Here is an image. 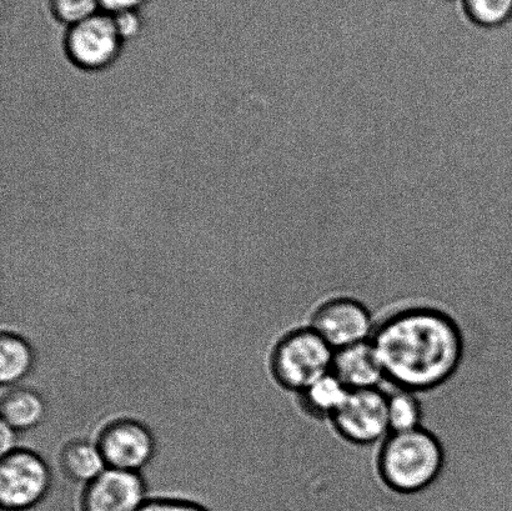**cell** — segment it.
Here are the masks:
<instances>
[{
	"instance_id": "cell-1",
	"label": "cell",
	"mask_w": 512,
	"mask_h": 511,
	"mask_svg": "<svg viewBox=\"0 0 512 511\" xmlns=\"http://www.w3.org/2000/svg\"><path fill=\"white\" fill-rule=\"evenodd\" d=\"M385 378L399 389L430 390L453 377L463 358V338L448 315L410 309L391 315L371 338Z\"/></svg>"
},
{
	"instance_id": "cell-2",
	"label": "cell",
	"mask_w": 512,
	"mask_h": 511,
	"mask_svg": "<svg viewBox=\"0 0 512 511\" xmlns=\"http://www.w3.org/2000/svg\"><path fill=\"white\" fill-rule=\"evenodd\" d=\"M379 473L395 492H421L438 479L444 465L439 440L425 429L391 433L379 453Z\"/></svg>"
},
{
	"instance_id": "cell-3",
	"label": "cell",
	"mask_w": 512,
	"mask_h": 511,
	"mask_svg": "<svg viewBox=\"0 0 512 511\" xmlns=\"http://www.w3.org/2000/svg\"><path fill=\"white\" fill-rule=\"evenodd\" d=\"M335 350L313 328L285 334L271 350V377L281 388L301 393L331 373Z\"/></svg>"
},
{
	"instance_id": "cell-4",
	"label": "cell",
	"mask_w": 512,
	"mask_h": 511,
	"mask_svg": "<svg viewBox=\"0 0 512 511\" xmlns=\"http://www.w3.org/2000/svg\"><path fill=\"white\" fill-rule=\"evenodd\" d=\"M52 482V470L38 453L14 449L0 462V505L5 511L37 507L47 498Z\"/></svg>"
},
{
	"instance_id": "cell-5",
	"label": "cell",
	"mask_w": 512,
	"mask_h": 511,
	"mask_svg": "<svg viewBox=\"0 0 512 511\" xmlns=\"http://www.w3.org/2000/svg\"><path fill=\"white\" fill-rule=\"evenodd\" d=\"M124 43L112 15L100 12L68 28L64 48L75 67L99 72L117 62Z\"/></svg>"
},
{
	"instance_id": "cell-6",
	"label": "cell",
	"mask_w": 512,
	"mask_h": 511,
	"mask_svg": "<svg viewBox=\"0 0 512 511\" xmlns=\"http://www.w3.org/2000/svg\"><path fill=\"white\" fill-rule=\"evenodd\" d=\"M95 442L107 467L125 472H142L157 452L152 430L134 418L110 420Z\"/></svg>"
},
{
	"instance_id": "cell-7",
	"label": "cell",
	"mask_w": 512,
	"mask_h": 511,
	"mask_svg": "<svg viewBox=\"0 0 512 511\" xmlns=\"http://www.w3.org/2000/svg\"><path fill=\"white\" fill-rule=\"evenodd\" d=\"M331 420L341 437L351 443L378 442L390 432L388 397L378 388L350 390Z\"/></svg>"
},
{
	"instance_id": "cell-8",
	"label": "cell",
	"mask_w": 512,
	"mask_h": 511,
	"mask_svg": "<svg viewBox=\"0 0 512 511\" xmlns=\"http://www.w3.org/2000/svg\"><path fill=\"white\" fill-rule=\"evenodd\" d=\"M311 328L336 350L368 342L374 327L369 310L358 300L331 299L316 310Z\"/></svg>"
},
{
	"instance_id": "cell-9",
	"label": "cell",
	"mask_w": 512,
	"mask_h": 511,
	"mask_svg": "<svg viewBox=\"0 0 512 511\" xmlns=\"http://www.w3.org/2000/svg\"><path fill=\"white\" fill-rule=\"evenodd\" d=\"M147 502V483L142 474L107 468L85 484L82 511H139Z\"/></svg>"
},
{
	"instance_id": "cell-10",
	"label": "cell",
	"mask_w": 512,
	"mask_h": 511,
	"mask_svg": "<svg viewBox=\"0 0 512 511\" xmlns=\"http://www.w3.org/2000/svg\"><path fill=\"white\" fill-rule=\"evenodd\" d=\"M331 372L349 390L373 389L385 379L383 365L371 340L336 350Z\"/></svg>"
},
{
	"instance_id": "cell-11",
	"label": "cell",
	"mask_w": 512,
	"mask_h": 511,
	"mask_svg": "<svg viewBox=\"0 0 512 511\" xmlns=\"http://www.w3.org/2000/svg\"><path fill=\"white\" fill-rule=\"evenodd\" d=\"M2 422L17 432H28L42 424L47 415V404L37 390L27 387H9L0 400Z\"/></svg>"
},
{
	"instance_id": "cell-12",
	"label": "cell",
	"mask_w": 512,
	"mask_h": 511,
	"mask_svg": "<svg viewBox=\"0 0 512 511\" xmlns=\"http://www.w3.org/2000/svg\"><path fill=\"white\" fill-rule=\"evenodd\" d=\"M59 464L65 477L73 482L88 484L107 469L97 442L87 439L70 440L60 450Z\"/></svg>"
},
{
	"instance_id": "cell-13",
	"label": "cell",
	"mask_w": 512,
	"mask_h": 511,
	"mask_svg": "<svg viewBox=\"0 0 512 511\" xmlns=\"http://www.w3.org/2000/svg\"><path fill=\"white\" fill-rule=\"evenodd\" d=\"M35 353L27 339L14 332L0 337V383L14 387L27 378L34 368Z\"/></svg>"
},
{
	"instance_id": "cell-14",
	"label": "cell",
	"mask_w": 512,
	"mask_h": 511,
	"mask_svg": "<svg viewBox=\"0 0 512 511\" xmlns=\"http://www.w3.org/2000/svg\"><path fill=\"white\" fill-rule=\"evenodd\" d=\"M350 390L333 372L316 380L310 387L299 393L301 408L314 417H333L348 398Z\"/></svg>"
},
{
	"instance_id": "cell-15",
	"label": "cell",
	"mask_w": 512,
	"mask_h": 511,
	"mask_svg": "<svg viewBox=\"0 0 512 511\" xmlns=\"http://www.w3.org/2000/svg\"><path fill=\"white\" fill-rule=\"evenodd\" d=\"M388 415L391 433L410 432L420 428L421 407L410 390L399 389L388 397Z\"/></svg>"
},
{
	"instance_id": "cell-16",
	"label": "cell",
	"mask_w": 512,
	"mask_h": 511,
	"mask_svg": "<svg viewBox=\"0 0 512 511\" xmlns=\"http://www.w3.org/2000/svg\"><path fill=\"white\" fill-rule=\"evenodd\" d=\"M471 22L480 27L494 28L512 18V0H461Z\"/></svg>"
},
{
	"instance_id": "cell-17",
	"label": "cell",
	"mask_w": 512,
	"mask_h": 511,
	"mask_svg": "<svg viewBox=\"0 0 512 511\" xmlns=\"http://www.w3.org/2000/svg\"><path fill=\"white\" fill-rule=\"evenodd\" d=\"M49 9L54 19L68 28L102 12L99 0H49Z\"/></svg>"
},
{
	"instance_id": "cell-18",
	"label": "cell",
	"mask_w": 512,
	"mask_h": 511,
	"mask_svg": "<svg viewBox=\"0 0 512 511\" xmlns=\"http://www.w3.org/2000/svg\"><path fill=\"white\" fill-rule=\"evenodd\" d=\"M139 511H209L203 505L190 500L174 498L147 499Z\"/></svg>"
},
{
	"instance_id": "cell-19",
	"label": "cell",
	"mask_w": 512,
	"mask_h": 511,
	"mask_svg": "<svg viewBox=\"0 0 512 511\" xmlns=\"http://www.w3.org/2000/svg\"><path fill=\"white\" fill-rule=\"evenodd\" d=\"M110 15H112L124 42L137 38L140 32H142L143 18L140 15V10H129V12Z\"/></svg>"
},
{
	"instance_id": "cell-20",
	"label": "cell",
	"mask_w": 512,
	"mask_h": 511,
	"mask_svg": "<svg viewBox=\"0 0 512 511\" xmlns=\"http://www.w3.org/2000/svg\"><path fill=\"white\" fill-rule=\"evenodd\" d=\"M102 12L117 14L129 12V10H140L149 3V0H99Z\"/></svg>"
},
{
	"instance_id": "cell-21",
	"label": "cell",
	"mask_w": 512,
	"mask_h": 511,
	"mask_svg": "<svg viewBox=\"0 0 512 511\" xmlns=\"http://www.w3.org/2000/svg\"><path fill=\"white\" fill-rule=\"evenodd\" d=\"M18 434L19 432H17V430L10 428L9 425L2 422V430H0V439H2L0 450H2V455L8 454L18 448Z\"/></svg>"
}]
</instances>
